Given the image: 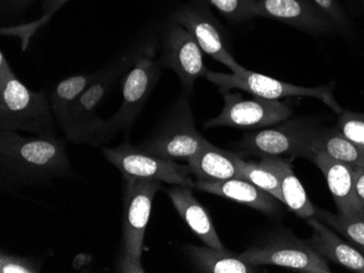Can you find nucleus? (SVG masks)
Instances as JSON below:
<instances>
[{"label": "nucleus", "mask_w": 364, "mask_h": 273, "mask_svg": "<svg viewBox=\"0 0 364 273\" xmlns=\"http://www.w3.org/2000/svg\"><path fill=\"white\" fill-rule=\"evenodd\" d=\"M70 173V159L60 138L0 131V182L4 189L52 184Z\"/></svg>", "instance_id": "1"}, {"label": "nucleus", "mask_w": 364, "mask_h": 273, "mask_svg": "<svg viewBox=\"0 0 364 273\" xmlns=\"http://www.w3.org/2000/svg\"><path fill=\"white\" fill-rule=\"evenodd\" d=\"M50 101L45 91H34L14 74L0 55V131L30 132L38 136L55 135Z\"/></svg>", "instance_id": "2"}, {"label": "nucleus", "mask_w": 364, "mask_h": 273, "mask_svg": "<svg viewBox=\"0 0 364 273\" xmlns=\"http://www.w3.org/2000/svg\"><path fill=\"white\" fill-rule=\"evenodd\" d=\"M159 50V40L154 36L145 38L134 46V62L122 84V105L112 117L104 122V142L112 140L118 131L130 134L136 118L161 79L163 68L157 58Z\"/></svg>", "instance_id": "3"}, {"label": "nucleus", "mask_w": 364, "mask_h": 273, "mask_svg": "<svg viewBox=\"0 0 364 273\" xmlns=\"http://www.w3.org/2000/svg\"><path fill=\"white\" fill-rule=\"evenodd\" d=\"M134 46L98 70L95 81L85 89L75 104L70 121L63 131L69 142L94 146L104 144L105 119L98 117L97 108L112 91L114 83L129 70L134 62Z\"/></svg>", "instance_id": "4"}, {"label": "nucleus", "mask_w": 364, "mask_h": 273, "mask_svg": "<svg viewBox=\"0 0 364 273\" xmlns=\"http://www.w3.org/2000/svg\"><path fill=\"white\" fill-rule=\"evenodd\" d=\"M161 189V181L124 179L122 238L117 266L120 272H144L141 264L143 240L153 201Z\"/></svg>", "instance_id": "5"}, {"label": "nucleus", "mask_w": 364, "mask_h": 273, "mask_svg": "<svg viewBox=\"0 0 364 273\" xmlns=\"http://www.w3.org/2000/svg\"><path fill=\"white\" fill-rule=\"evenodd\" d=\"M208 143L196 130L190 95L182 91L150 138L138 147L149 154L176 162L179 159L188 160Z\"/></svg>", "instance_id": "6"}, {"label": "nucleus", "mask_w": 364, "mask_h": 273, "mask_svg": "<svg viewBox=\"0 0 364 273\" xmlns=\"http://www.w3.org/2000/svg\"><path fill=\"white\" fill-rule=\"evenodd\" d=\"M203 77L218 87L220 91L240 89L250 95L271 101H279L289 97L316 99L324 103L337 115H341L343 111V107L334 97V83L322 87H299L247 70L245 67L236 73L216 72L206 69Z\"/></svg>", "instance_id": "7"}, {"label": "nucleus", "mask_w": 364, "mask_h": 273, "mask_svg": "<svg viewBox=\"0 0 364 273\" xmlns=\"http://www.w3.org/2000/svg\"><path fill=\"white\" fill-rule=\"evenodd\" d=\"M320 123L313 118L300 117L287 119L269 128L245 134L238 147L240 156L280 157L308 158L313 134Z\"/></svg>", "instance_id": "8"}, {"label": "nucleus", "mask_w": 364, "mask_h": 273, "mask_svg": "<svg viewBox=\"0 0 364 273\" xmlns=\"http://www.w3.org/2000/svg\"><path fill=\"white\" fill-rule=\"evenodd\" d=\"M253 266H277L304 273H331L327 260L290 231L277 232L239 254Z\"/></svg>", "instance_id": "9"}, {"label": "nucleus", "mask_w": 364, "mask_h": 273, "mask_svg": "<svg viewBox=\"0 0 364 273\" xmlns=\"http://www.w3.org/2000/svg\"><path fill=\"white\" fill-rule=\"evenodd\" d=\"M224 106L220 115L208 120L205 128H236L245 130L269 128L292 117V108L279 101L245 97L240 93L222 91Z\"/></svg>", "instance_id": "10"}, {"label": "nucleus", "mask_w": 364, "mask_h": 273, "mask_svg": "<svg viewBox=\"0 0 364 273\" xmlns=\"http://www.w3.org/2000/svg\"><path fill=\"white\" fill-rule=\"evenodd\" d=\"M106 160L120 171L124 179H147L171 185L193 187L189 166L149 154L128 140L116 147L102 150Z\"/></svg>", "instance_id": "11"}, {"label": "nucleus", "mask_w": 364, "mask_h": 273, "mask_svg": "<svg viewBox=\"0 0 364 273\" xmlns=\"http://www.w3.org/2000/svg\"><path fill=\"white\" fill-rule=\"evenodd\" d=\"M203 50L193 36L181 24L167 20L159 40V63L161 68L171 69L181 84L182 91L191 96L196 79L203 77L206 69Z\"/></svg>", "instance_id": "12"}, {"label": "nucleus", "mask_w": 364, "mask_h": 273, "mask_svg": "<svg viewBox=\"0 0 364 273\" xmlns=\"http://www.w3.org/2000/svg\"><path fill=\"white\" fill-rule=\"evenodd\" d=\"M171 18L193 36L204 54L226 66L232 73L243 68L228 50L224 28L204 0H189L177 8Z\"/></svg>", "instance_id": "13"}, {"label": "nucleus", "mask_w": 364, "mask_h": 273, "mask_svg": "<svg viewBox=\"0 0 364 273\" xmlns=\"http://www.w3.org/2000/svg\"><path fill=\"white\" fill-rule=\"evenodd\" d=\"M257 18L275 20L314 36L327 35L337 30L312 0H255Z\"/></svg>", "instance_id": "14"}, {"label": "nucleus", "mask_w": 364, "mask_h": 273, "mask_svg": "<svg viewBox=\"0 0 364 273\" xmlns=\"http://www.w3.org/2000/svg\"><path fill=\"white\" fill-rule=\"evenodd\" d=\"M309 160L322 171L338 213L364 219V206L355 191V168L321 152H312Z\"/></svg>", "instance_id": "15"}, {"label": "nucleus", "mask_w": 364, "mask_h": 273, "mask_svg": "<svg viewBox=\"0 0 364 273\" xmlns=\"http://www.w3.org/2000/svg\"><path fill=\"white\" fill-rule=\"evenodd\" d=\"M193 189L224 197L229 201L253 208L267 216L279 213V201L267 191L245 179L232 178L224 181H194Z\"/></svg>", "instance_id": "16"}, {"label": "nucleus", "mask_w": 364, "mask_h": 273, "mask_svg": "<svg viewBox=\"0 0 364 273\" xmlns=\"http://www.w3.org/2000/svg\"><path fill=\"white\" fill-rule=\"evenodd\" d=\"M306 220L313 231L312 236L306 242L313 250L329 262L341 264L353 272L364 273L363 252L343 240L334 230L314 216Z\"/></svg>", "instance_id": "17"}, {"label": "nucleus", "mask_w": 364, "mask_h": 273, "mask_svg": "<svg viewBox=\"0 0 364 273\" xmlns=\"http://www.w3.org/2000/svg\"><path fill=\"white\" fill-rule=\"evenodd\" d=\"M192 189V186L173 185L166 189V193L181 219L205 245L218 250L225 248L210 213L194 197Z\"/></svg>", "instance_id": "18"}, {"label": "nucleus", "mask_w": 364, "mask_h": 273, "mask_svg": "<svg viewBox=\"0 0 364 273\" xmlns=\"http://www.w3.org/2000/svg\"><path fill=\"white\" fill-rule=\"evenodd\" d=\"M238 154L222 150L208 142L200 152L188 159L192 177L198 181H224L238 177Z\"/></svg>", "instance_id": "19"}, {"label": "nucleus", "mask_w": 364, "mask_h": 273, "mask_svg": "<svg viewBox=\"0 0 364 273\" xmlns=\"http://www.w3.org/2000/svg\"><path fill=\"white\" fill-rule=\"evenodd\" d=\"M259 162L269 168L279 180L283 204L302 219L313 217L316 213V206L306 195V189L294 174L291 165L282 157H264Z\"/></svg>", "instance_id": "20"}, {"label": "nucleus", "mask_w": 364, "mask_h": 273, "mask_svg": "<svg viewBox=\"0 0 364 273\" xmlns=\"http://www.w3.org/2000/svg\"><path fill=\"white\" fill-rule=\"evenodd\" d=\"M185 252L198 272L206 273H257L259 267L247 264L239 255L229 252L226 247L188 245Z\"/></svg>", "instance_id": "21"}, {"label": "nucleus", "mask_w": 364, "mask_h": 273, "mask_svg": "<svg viewBox=\"0 0 364 273\" xmlns=\"http://www.w3.org/2000/svg\"><path fill=\"white\" fill-rule=\"evenodd\" d=\"M314 152H324L331 158L355 169L364 167V150L346 138L336 126L324 128L321 124L318 126L311 138L310 152L306 159Z\"/></svg>", "instance_id": "22"}, {"label": "nucleus", "mask_w": 364, "mask_h": 273, "mask_svg": "<svg viewBox=\"0 0 364 273\" xmlns=\"http://www.w3.org/2000/svg\"><path fill=\"white\" fill-rule=\"evenodd\" d=\"M97 75L98 71L73 75L63 79L53 89L49 96L50 107L56 123L59 124L63 131L70 121L75 104L85 89L95 81Z\"/></svg>", "instance_id": "23"}, {"label": "nucleus", "mask_w": 364, "mask_h": 273, "mask_svg": "<svg viewBox=\"0 0 364 273\" xmlns=\"http://www.w3.org/2000/svg\"><path fill=\"white\" fill-rule=\"evenodd\" d=\"M314 217L324 222L337 233L345 236L355 247L364 254V219L329 213L318 207H316Z\"/></svg>", "instance_id": "24"}, {"label": "nucleus", "mask_w": 364, "mask_h": 273, "mask_svg": "<svg viewBox=\"0 0 364 273\" xmlns=\"http://www.w3.org/2000/svg\"><path fill=\"white\" fill-rule=\"evenodd\" d=\"M236 162L237 167H238L237 178L245 179V180L253 183L259 189L267 191L269 194L273 195L280 203H284L279 180L269 168L263 166L259 162H245L239 154L237 156Z\"/></svg>", "instance_id": "25"}, {"label": "nucleus", "mask_w": 364, "mask_h": 273, "mask_svg": "<svg viewBox=\"0 0 364 273\" xmlns=\"http://www.w3.org/2000/svg\"><path fill=\"white\" fill-rule=\"evenodd\" d=\"M70 0H43L42 16L38 19L19 26L1 28L0 33L4 36H14L21 40L22 50H26L28 43L38 30L46 26L55 14Z\"/></svg>", "instance_id": "26"}, {"label": "nucleus", "mask_w": 364, "mask_h": 273, "mask_svg": "<svg viewBox=\"0 0 364 273\" xmlns=\"http://www.w3.org/2000/svg\"><path fill=\"white\" fill-rule=\"evenodd\" d=\"M231 23H245L255 19V0H204Z\"/></svg>", "instance_id": "27"}, {"label": "nucleus", "mask_w": 364, "mask_h": 273, "mask_svg": "<svg viewBox=\"0 0 364 273\" xmlns=\"http://www.w3.org/2000/svg\"><path fill=\"white\" fill-rule=\"evenodd\" d=\"M339 131L364 150V113L343 110L336 123Z\"/></svg>", "instance_id": "28"}, {"label": "nucleus", "mask_w": 364, "mask_h": 273, "mask_svg": "<svg viewBox=\"0 0 364 273\" xmlns=\"http://www.w3.org/2000/svg\"><path fill=\"white\" fill-rule=\"evenodd\" d=\"M312 1L326 17L332 20L338 32L341 33L350 32L353 28L350 18L345 8L339 3V0H312Z\"/></svg>", "instance_id": "29"}, {"label": "nucleus", "mask_w": 364, "mask_h": 273, "mask_svg": "<svg viewBox=\"0 0 364 273\" xmlns=\"http://www.w3.org/2000/svg\"><path fill=\"white\" fill-rule=\"evenodd\" d=\"M0 272L1 273H38L41 272V264L28 257L14 256V255H0Z\"/></svg>", "instance_id": "30"}, {"label": "nucleus", "mask_w": 364, "mask_h": 273, "mask_svg": "<svg viewBox=\"0 0 364 273\" xmlns=\"http://www.w3.org/2000/svg\"><path fill=\"white\" fill-rule=\"evenodd\" d=\"M36 0H0L1 10L7 13H16L30 7Z\"/></svg>", "instance_id": "31"}, {"label": "nucleus", "mask_w": 364, "mask_h": 273, "mask_svg": "<svg viewBox=\"0 0 364 273\" xmlns=\"http://www.w3.org/2000/svg\"><path fill=\"white\" fill-rule=\"evenodd\" d=\"M355 185L358 197L364 206V167L355 169Z\"/></svg>", "instance_id": "32"}, {"label": "nucleus", "mask_w": 364, "mask_h": 273, "mask_svg": "<svg viewBox=\"0 0 364 273\" xmlns=\"http://www.w3.org/2000/svg\"><path fill=\"white\" fill-rule=\"evenodd\" d=\"M348 3L355 11L364 14V0H348Z\"/></svg>", "instance_id": "33"}]
</instances>
